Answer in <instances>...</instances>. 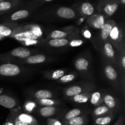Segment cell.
Wrapping results in <instances>:
<instances>
[{
	"instance_id": "d4e9b609",
	"label": "cell",
	"mask_w": 125,
	"mask_h": 125,
	"mask_svg": "<svg viewBox=\"0 0 125 125\" xmlns=\"http://www.w3.org/2000/svg\"><path fill=\"white\" fill-rule=\"evenodd\" d=\"M89 122L87 115H83L74 117L66 122H62L63 125H86Z\"/></svg>"
},
{
	"instance_id": "b9f144b4",
	"label": "cell",
	"mask_w": 125,
	"mask_h": 125,
	"mask_svg": "<svg viewBox=\"0 0 125 125\" xmlns=\"http://www.w3.org/2000/svg\"><path fill=\"white\" fill-rule=\"evenodd\" d=\"M120 4H122V5H125V0H119Z\"/></svg>"
},
{
	"instance_id": "277c9868",
	"label": "cell",
	"mask_w": 125,
	"mask_h": 125,
	"mask_svg": "<svg viewBox=\"0 0 125 125\" xmlns=\"http://www.w3.org/2000/svg\"><path fill=\"white\" fill-rule=\"evenodd\" d=\"M32 55V52L29 48L18 47L10 52L0 54V62H10L12 61L19 62Z\"/></svg>"
},
{
	"instance_id": "4fadbf2b",
	"label": "cell",
	"mask_w": 125,
	"mask_h": 125,
	"mask_svg": "<svg viewBox=\"0 0 125 125\" xmlns=\"http://www.w3.org/2000/svg\"><path fill=\"white\" fill-rule=\"evenodd\" d=\"M106 17L101 13L93 14L88 17L87 23L91 28L95 29H100L106 23Z\"/></svg>"
},
{
	"instance_id": "8fae6325",
	"label": "cell",
	"mask_w": 125,
	"mask_h": 125,
	"mask_svg": "<svg viewBox=\"0 0 125 125\" xmlns=\"http://www.w3.org/2000/svg\"><path fill=\"white\" fill-rule=\"evenodd\" d=\"M78 31V28L74 26H68L62 30H55L51 32L48 36L47 39H65L69 38Z\"/></svg>"
},
{
	"instance_id": "484cf974",
	"label": "cell",
	"mask_w": 125,
	"mask_h": 125,
	"mask_svg": "<svg viewBox=\"0 0 125 125\" xmlns=\"http://www.w3.org/2000/svg\"><path fill=\"white\" fill-rule=\"evenodd\" d=\"M111 113H113L110 109H109L106 105L104 104H100V106L95 107L93 111L92 115L93 118H96L98 117H102V116L106 115L109 114Z\"/></svg>"
},
{
	"instance_id": "6da1fadb",
	"label": "cell",
	"mask_w": 125,
	"mask_h": 125,
	"mask_svg": "<svg viewBox=\"0 0 125 125\" xmlns=\"http://www.w3.org/2000/svg\"><path fill=\"white\" fill-rule=\"evenodd\" d=\"M96 85L92 82H81L65 88L63 95L65 100H68L73 96L85 92H92L96 90Z\"/></svg>"
},
{
	"instance_id": "d6986e66",
	"label": "cell",
	"mask_w": 125,
	"mask_h": 125,
	"mask_svg": "<svg viewBox=\"0 0 125 125\" xmlns=\"http://www.w3.org/2000/svg\"><path fill=\"white\" fill-rule=\"evenodd\" d=\"M18 104L17 100L15 98L7 95V94H0V105L7 109H13L17 107Z\"/></svg>"
},
{
	"instance_id": "5b68a950",
	"label": "cell",
	"mask_w": 125,
	"mask_h": 125,
	"mask_svg": "<svg viewBox=\"0 0 125 125\" xmlns=\"http://www.w3.org/2000/svg\"><path fill=\"white\" fill-rule=\"evenodd\" d=\"M103 72L105 77L110 84L116 89L119 90L121 84L120 72L117 67L105 61L103 63Z\"/></svg>"
},
{
	"instance_id": "ab89813d",
	"label": "cell",
	"mask_w": 125,
	"mask_h": 125,
	"mask_svg": "<svg viewBox=\"0 0 125 125\" xmlns=\"http://www.w3.org/2000/svg\"><path fill=\"white\" fill-rule=\"evenodd\" d=\"M8 118L9 120H10L13 122V125H29L26 124V123H23V122H20V121L17 120L13 119V118H9V117H8Z\"/></svg>"
},
{
	"instance_id": "7c38bea8",
	"label": "cell",
	"mask_w": 125,
	"mask_h": 125,
	"mask_svg": "<svg viewBox=\"0 0 125 125\" xmlns=\"http://www.w3.org/2000/svg\"><path fill=\"white\" fill-rule=\"evenodd\" d=\"M18 26V24L14 22H6L0 24V40L6 37L10 38Z\"/></svg>"
},
{
	"instance_id": "74e56055",
	"label": "cell",
	"mask_w": 125,
	"mask_h": 125,
	"mask_svg": "<svg viewBox=\"0 0 125 125\" xmlns=\"http://www.w3.org/2000/svg\"><path fill=\"white\" fill-rule=\"evenodd\" d=\"M125 124V115L124 114H122L120 115L118 117L116 122L114 125H124Z\"/></svg>"
},
{
	"instance_id": "4dcf8cb0",
	"label": "cell",
	"mask_w": 125,
	"mask_h": 125,
	"mask_svg": "<svg viewBox=\"0 0 125 125\" xmlns=\"http://www.w3.org/2000/svg\"><path fill=\"white\" fill-rule=\"evenodd\" d=\"M117 68L120 73L124 75L125 70V48H123L117 52Z\"/></svg>"
},
{
	"instance_id": "3957f363",
	"label": "cell",
	"mask_w": 125,
	"mask_h": 125,
	"mask_svg": "<svg viewBox=\"0 0 125 125\" xmlns=\"http://www.w3.org/2000/svg\"><path fill=\"white\" fill-rule=\"evenodd\" d=\"M28 72L27 68L21 65L11 62H0V79L5 78H17Z\"/></svg>"
},
{
	"instance_id": "f35d334b",
	"label": "cell",
	"mask_w": 125,
	"mask_h": 125,
	"mask_svg": "<svg viewBox=\"0 0 125 125\" xmlns=\"http://www.w3.org/2000/svg\"><path fill=\"white\" fill-rule=\"evenodd\" d=\"M53 1V0H35V1H33V2L32 3V5H33L34 6H38L43 4L45 3V2H50V1Z\"/></svg>"
},
{
	"instance_id": "d6a6232c",
	"label": "cell",
	"mask_w": 125,
	"mask_h": 125,
	"mask_svg": "<svg viewBox=\"0 0 125 125\" xmlns=\"http://www.w3.org/2000/svg\"><path fill=\"white\" fill-rule=\"evenodd\" d=\"M39 106H58L61 104L62 102L60 100L54 98L42 99L39 100H34Z\"/></svg>"
},
{
	"instance_id": "836d02e7",
	"label": "cell",
	"mask_w": 125,
	"mask_h": 125,
	"mask_svg": "<svg viewBox=\"0 0 125 125\" xmlns=\"http://www.w3.org/2000/svg\"><path fill=\"white\" fill-rule=\"evenodd\" d=\"M77 76H78V73L77 72H72L69 73H67V74H65L57 81L59 83L67 84V83L73 82L77 78Z\"/></svg>"
},
{
	"instance_id": "2e32d148",
	"label": "cell",
	"mask_w": 125,
	"mask_h": 125,
	"mask_svg": "<svg viewBox=\"0 0 125 125\" xmlns=\"http://www.w3.org/2000/svg\"><path fill=\"white\" fill-rule=\"evenodd\" d=\"M21 2V0H6L0 2V15L13 10L17 8Z\"/></svg>"
},
{
	"instance_id": "ba28073f",
	"label": "cell",
	"mask_w": 125,
	"mask_h": 125,
	"mask_svg": "<svg viewBox=\"0 0 125 125\" xmlns=\"http://www.w3.org/2000/svg\"><path fill=\"white\" fill-rule=\"evenodd\" d=\"M101 52L105 61L110 62L117 67V52L114 46L109 40L103 42L101 48Z\"/></svg>"
},
{
	"instance_id": "4316f807",
	"label": "cell",
	"mask_w": 125,
	"mask_h": 125,
	"mask_svg": "<svg viewBox=\"0 0 125 125\" xmlns=\"http://www.w3.org/2000/svg\"><path fill=\"white\" fill-rule=\"evenodd\" d=\"M103 92L98 91V90H94L90 94L89 102L91 104L95 107L100 106L103 103Z\"/></svg>"
},
{
	"instance_id": "8d00e7d4",
	"label": "cell",
	"mask_w": 125,
	"mask_h": 125,
	"mask_svg": "<svg viewBox=\"0 0 125 125\" xmlns=\"http://www.w3.org/2000/svg\"><path fill=\"white\" fill-rule=\"evenodd\" d=\"M81 34L85 39H90L92 38V34L90 32V31L89 29H87V28H84L81 30Z\"/></svg>"
},
{
	"instance_id": "603a6c76",
	"label": "cell",
	"mask_w": 125,
	"mask_h": 125,
	"mask_svg": "<svg viewBox=\"0 0 125 125\" xmlns=\"http://www.w3.org/2000/svg\"><path fill=\"white\" fill-rule=\"evenodd\" d=\"M67 69H59L55 70L46 71L43 73V76L45 78L50 80H58L60 78L67 74Z\"/></svg>"
},
{
	"instance_id": "f546056e",
	"label": "cell",
	"mask_w": 125,
	"mask_h": 125,
	"mask_svg": "<svg viewBox=\"0 0 125 125\" xmlns=\"http://www.w3.org/2000/svg\"><path fill=\"white\" fill-rule=\"evenodd\" d=\"M116 115L114 113L94 118V125H110L115 118Z\"/></svg>"
},
{
	"instance_id": "5bb4252c",
	"label": "cell",
	"mask_w": 125,
	"mask_h": 125,
	"mask_svg": "<svg viewBox=\"0 0 125 125\" xmlns=\"http://www.w3.org/2000/svg\"><path fill=\"white\" fill-rule=\"evenodd\" d=\"M55 14L61 18L72 20L77 17V13L73 9L68 7H61L56 9Z\"/></svg>"
},
{
	"instance_id": "9c48e42d",
	"label": "cell",
	"mask_w": 125,
	"mask_h": 125,
	"mask_svg": "<svg viewBox=\"0 0 125 125\" xmlns=\"http://www.w3.org/2000/svg\"><path fill=\"white\" fill-rule=\"evenodd\" d=\"M103 103L110 109L115 115L118 113L120 109V104L117 98L111 93L103 92Z\"/></svg>"
},
{
	"instance_id": "8992f818",
	"label": "cell",
	"mask_w": 125,
	"mask_h": 125,
	"mask_svg": "<svg viewBox=\"0 0 125 125\" xmlns=\"http://www.w3.org/2000/svg\"><path fill=\"white\" fill-rule=\"evenodd\" d=\"M119 4V0H100L98 4L97 9L105 17H109L115 13Z\"/></svg>"
},
{
	"instance_id": "44dd1931",
	"label": "cell",
	"mask_w": 125,
	"mask_h": 125,
	"mask_svg": "<svg viewBox=\"0 0 125 125\" xmlns=\"http://www.w3.org/2000/svg\"><path fill=\"white\" fill-rule=\"evenodd\" d=\"M31 96L34 100H42V99L54 98L55 94L52 91L47 89H40L35 90L31 94Z\"/></svg>"
},
{
	"instance_id": "83f0119b",
	"label": "cell",
	"mask_w": 125,
	"mask_h": 125,
	"mask_svg": "<svg viewBox=\"0 0 125 125\" xmlns=\"http://www.w3.org/2000/svg\"><path fill=\"white\" fill-rule=\"evenodd\" d=\"M48 45L52 48H62L65 46H68L70 41V38L65 39H47Z\"/></svg>"
},
{
	"instance_id": "e0dca14e",
	"label": "cell",
	"mask_w": 125,
	"mask_h": 125,
	"mask_svg": "<svg viewBox=\"0 0 125 125\" xmlns=\"http://www.w3.org/2000/svg\"><path fill=\"white\" fill-rule=\"evenodd\" d=\"M37 111L39 115L43 118H51L59 111L58 106H40Z\"/></svg>"
},
{
	"instance_id": "1f68e13d",
	"label": "cell",
	"mask_w": 125,
	"mask_h": 125,
	"mask_svg": "<svg viewBox=\"0 0 125 125\" xmlns=\"http://www.w3.org/2000/svg\"><path fill=\"white\" fill-rule=\"evenodd\" d=\"M39 107L40 106L35 101L28 100V101H26L23 105V111L25 113L31 114L37 112Z\"/></svg>"
},
{
	"instance_id": "f1b7e54d",
	"label": "cell",
	"mask_w": 125,
	"mask_h": 125,
	"mask_svg": "<svg viewBox=\"0 0 125 125\" xmlns=\"http://www.w3.org/2000/svg\"><path fill=\"white\" fill-rule=\"evenodd\" d=\"M90 94H91V92H85L78 94L70 98L68 101L76 104L87 103L88 102H89Z\"/></svg>"
},
{
	"instance_id": "9a60e30c",
	"label": "cell",
	"mask_w": 125,
	"mask_h": 125,
	"mask_svg": "<svg viewBox=\"0 0 125 125\" xmlns=\"http://www.w3.org/2000/svg\"><path fill=\"white\" fill-rule=\"evenodd\" d=\"M50 59L48 56L42 54H38L31 55L28 58L24 60L20 61V63H24L28 65H35V64H40L43 63L47 62Z\"/></svg>"
},
{
	"instance_id": "7402d4cb",
	"label": "cell",
	"mask_w": 125,
	"mask_h": 125,
	"mask_svg": "<svg viewBox=\"0 0 125 125\" xmlns=\"http://www.w3.org/2000/svg\"><path fill=\"white\" fill-rule=\"evenodd\" d=\"M78 11L83 17H89L94 14L95 8L90 2H84L79 4L78 7Z\"/></svg>"
},
{
	"instance_id": "d590c367",
	"label": "cell",
	"mask_w": 125,
	"mask_h": 125,
	"mask_svg": "<svg viewBox=\"0 0 125 125\" xmlns=\"http://www.w3.org/2000/svg\"><path fill=\"white\" fill-rule=\"evenodd\" d=\"M46 125H63L62 122L58 118H49L46 121Z\"/></svg>"
},
{
	"instance_id": "52a82bcc",
	"label": "cell",
	"mask_w": 125,
	"mask_h": 125,
	"mask_svg": "<svg viewBox=\"0 0 125 125\" xmlns=\"http://www.w3.org/2000/svg\"><path fill=\"white\" fill-rule=\"evenodd\" d=\"M109 40L117 51L125 48L124 34L122 29L115 23L110 34Z\"/></svg>"
},
{
	"instance_id": "60d3db41",
	"label": "cell",
	"mask_w": 125,
	"mask_h": 125,
	"mask_svg": "<svg viewBox=\"0 0 125 125\" xmlns=\"http://www.w3.org/2000/svg\"><path fill=\"white\" fill-rule=\"evenodd\" d=\"M2 125H13V122L10 120H9V118H7V120H6V122H5Z\"/></svg>"
},
{
	"instance_id": "30bf717a",
	"label": "cell",
	"mask_w": 125,
	"mask_h": 125,
	"mask_svg": "<svg viewBox=\"0 0 125 125\" xmlns=\"http://www.w3.org/2000/svg\"><path fill=\"white\" fill-rule=\"evenodd\" d=\"M9 117L26 123L29 125H40L35 117H33L32 115L25 113V112H20L19 111L15 112L11 110L10 114Z\"/></svg>"
},
{
	"instance_id": "ac0fdd59",
	"label": "cell",
	"mask_w": 125,
	"mask_h": 125,
	"mask_svg": "<svg viewBox=\"0 0 125 125\" xmlns=\"http://www.w3.org/2000/svg\"><path fill=\"white\" fill-rule=\"evenodd\" d=\"M115 23V21L112 20H106V23L104 24L102 28L100 29H101V31H100V39L103 42L109 40L111 30H112V27L114 25Z\"/></svg>"
},
{
	"instance_id": "ffe728a7",
	"label": "cell",
	"mask_w": 125,
	"mask_h": 125,
	"mask_svg": "<svg viewBox=\"0 0 125 125\" xmlns=\"http://www.w3.org/2000/svg\"><path fill=\"white\" fill-rule=\"evenodd\" d=\"M30 15V11L27 9H21L15 11L11 13L10 15L6 18V22H13L15 21L23 20L29 17Z\"/></svg>"
},
{
	"instance_id": "7bdbcfd3",
	"label": "cell",
	"mask_w": 125,
	"mask_h": 125,
	"mask_svg": "<svg viewBox=\"0 0 125 125\" xmlns=\"http://www.w3.org/2000/svg\"><path fill=\"white\" fill-rule=\"evenodd\" d=\"M6 1V0H0V2H2V1Z\"/></svg>"
},
{
	"instance_id": "e575fe53",
	"label": "cell",
	"mask_w": 125,
	"mask_h": 125,
	"mask_svg": "<svg viewBox=\"0 0 125 125\" xmlns=\"http://www.w3.org/2000/svg\"><path fill=\"white\" fill-rule=\"evenodd\" d=\"M84 43V41L80 38H72L68 46L71 47H78Z\"/></svg>"
},
{
	"instance_id": "ee69618b",
	"label": "cell",
	"mask_w": 125,
	"mask_h": 125,
	"mask_svg": "<svg viewBox=\"0 0 125 125\" xmlns=\"http://www.w3.org/2000/svg\"></svg>"
},
{
	"instance_id": "7a4b0ae2",
	"label": "cell",
	"mask_w": 125,
	"mask_h": 125,
	"mask_svg": "<svg viewBox=\"0 0 125 125\" xmlns=\"http://www.w3.org/2000/svg\"><path fill=\"white\" fill-rule=\"evenodd\" d=\"M74 66L77 73H79L83 78L90 82L95 80L90 57L83 56L77 57L74 62Z\"/></svg>"
},
{
	"instance_id": "cb8c5ba5",
	"label": "cell",
	"mask_w": 125,
	"mask_h": 125,
	"mask_svg": "<svg viewBox=\"0 0 125 125\" xmlns=\"http://www.w3.org/2000/svg\"><path fill=\"white\" fill-rule=\"evenodd\" d=\"M83 115H87V111L80 108H74L66 112L61 119V121L62 122H66L74 117Z\"/></svg>"
}]
</instances>
